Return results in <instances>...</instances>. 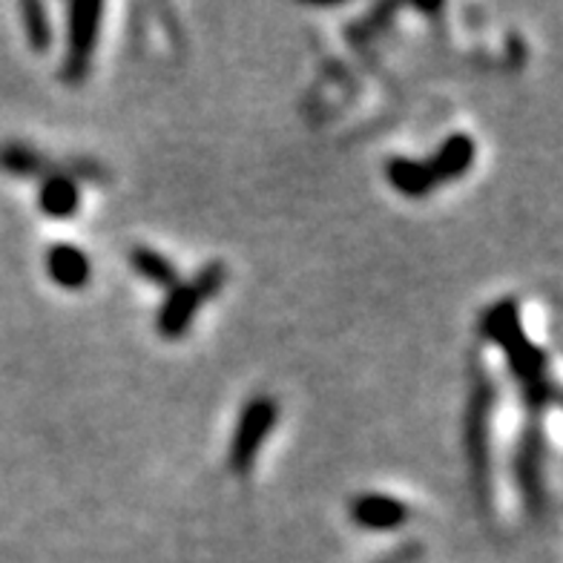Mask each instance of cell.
Listing matches in <instances>:
<instances>
[{
    "label": "cell",
    "mask_w": 563,
    "mask_h": 563,
    "mask_svg": "<svg viewBox=\"0 0 563 563\" xmlns=\"http://www.w3.org/2000/svg\"><path fill=\"white\" fill-rule=\"evenodd\" d=\"M46 274L55 285L67 290H81L89 285L92 265H89L87 253L75 245H53L46 253Z\"/></svg>",
    "instance_id": "obj_9"
},
{
    "label": "cell",
    "mask_w": 563,
    "mask_h": 563,
    "mask_svg": "<svg viewBox=\"0 0 563 563\" xmlns=\"http://www.w3.org/2000/svg\"><path fill=\"white\" fill-rule=\"evenodd\" d=\"M23 12V30H26V41H30L32 53L44 55L53 46V26H49V15H46L44 3L26 0L21 7Z\"/></svg>",
    "instance_id": "obj_14"
},
{
    "label": "cell",
    "mask_w": 563,
    "mask_h": 563,
    "mask_svg": "<svg viewBox=\"0 0 563 563\" xmlns=\"http://www.w3.org/2000/svg\"><path fill=\"white\" fill-rule=\"evenodd\" d=\"M130 265H133V271L141 279L150 282V285H156V288L162 290L176 288L178 282H181L178 279V267L173 265L164 253L153 251V247H133V251H130Z\"/></svg>",
    "instance_id": "obj_13"
},
{
    "label": "cell",
    "mask_w": 563,
    "mask_h": 563,
    "mask_svg": "<svg viewBox=\"0 0 563 563\" xmlns=\"http://www.w3.org/2000/svg\"><path fill=\"white\" fill-rule=\"evenodd\" d=\"M104 7L96 0H75L69 3V26H67V58H64V81L81 84L92 67L96 55L98 30H101Z\"/></svg>",
    "instance_id": "obj_5"
},
{
    "label": "cell",
    "mask_w": 563,
    "mask_h": 563,
    "mask_svg": "<svg viewBox=\"0 0 563 563\" xmlns=\"http://www.w3.org/2000/svg\"><path fill=\"white\" fill-rule=\"evenodd\" d=\"M511 468H515L520 495L527 500V509L532 511L534 518L543 515V509H547V483H543V429L538 422H529L527 429L520 431Z\"/></svg>",
    "instance_id": "obj_6"
},
{
    "label": "cell",
    "mask_w": 563,
    "mask_h": 563,
    "mask_svg": "<svg viewBox=\"0 0 563 563\" xmlns=\"http://www.w3.org/2000/svg\"><path fill=\"white\" fill-rule=\"evenodd\" d=\"M349 511L356 527L368 529V532H394V529L406 527L411 518L406 500L383 495V492H365V495L354 497Z\"/></svg>",
    "instance_id": "obj_7"
},
{
    "label": "cell",
    "mask_w": 563,
    "mask_h": 563,
    "mask_svg": "<svg viewBox=\"0 0 563 563\" xmlns=\"http://www.w3.org/2000/svg\"><path fill=\"white\" fill-rule=\"evenodd\" d=\"M276 420H279V406H276L274 397L260 394V397L245 402L236 420V429H233V438H230L228 452V463L236 475L251 472L253 463H256V454L265 445V440L271 438V431L276 429Z\"/></svg>",
    "instance_id": "obj_4"
},
{
    "label": "cell",
    "mask_w": 563,
    "mask_h": 563,
    "mask_svg": "<svg viewBox=\"0 0 563 563\" xmlns=\"http://www.w3.org/2000/svg\"><path fill=\"white\" fill-rule=\"evenodd\" d=\"M497 391L492 386V379L477 371L475 383H472V394H468L466 406V457L468 472H472V483H475L477 495L486 504L492 489V411H495Z\"/></svg>",
    "instance_id": "obj_3"
},
{
    "label": "cell",
    "mask_w": 563,
    "mask_h": 563,
    "mask_svg": "<svg viewBox=\"0 0 563 563\" xmlns=\"http://www.w3.org/2000/svg\"><path fill=\"white\" fill-rule=\"evenodd\" d=\"M0 170L18 178H44L49 176V173H58L55 170L53 158H46L44 153H37V150L26 147V144H15V141L0 147Z\"/></svg>",
    "instance_id": "obj_12"
},
{
    "label": "cell",
    "mask_w": 563,
    "mask_h": 563,
    "mask_svg": "<svg viewBox=\"0 0 563 563\" xmlns=\"http://www.w3.org/2000/svg\"><path fill=\"white\" fill-rule=\"evenodd\" d=\"M475 139H468L466 133L449 135L429 162L431 173L438 178V185L440 181H454V178L466 176L468 167L475 164Z\"/></svg>",
    "instance_id": "obj_10"
},
{
    "label": "cell",
    "mask_w": 563,
    "mask_h": 563,
    "mask_svg": "<svg viewBox=\"0 0 563 563\" xmlns=\"http://www.w3.org/2000/svg\"><path fill=\"white\" fill-rule=\"evenodd\" d=\"M37 205L49 219H69V216L78 213L81 187H78L73 173L58 170L44 176V181L37 187Z\"/></svg>",
    "instance_id": "obj_8"
},
{
    "label": "cell",
    "mask_w": 563,
    "mask_h": 563,
    "mask_svg": "<svg viewBox=\"0 0 563 563\" xmlns=\"http://www.w3.org/2000/svg\"><path fill=\"white\" fill-rule=\"evenodd\" d=\"M386 176L394 190L408 199H422L438 187V178L431 173L429 162H417V158H391Z\"/></svg>",
    "instance_id": "obj_11"
},
{
    "label": "cell",
    "mask_w": 563,
    "mask_h": 563,
    "mask_svg": "<svg viewBox=\"0 0 563 563\" xmlns=\"http://www.w3.org/2000/svg\"><path fill=\"white\" fill-rule=\"evenodd\" d=\"M228 285V265L224 262H208L190 282H178L176 288L167 290V299L158 308L156 328L164 340H181L190 331L196 313L208 299L219 297Z\"/></svg>",
    "instance_id": "obj_2"
},
{
    "label": "cell",
    "mask_w": 563,
    "mask_h": 563,
    "mask_svg": "<svg viewBox=\"0 0 563 563\" xmlns=\"http://www.w3.org/2000/svg\"><path fill=\"white\" fill-rule=\"evenodd\" d=\"M483 336L497 342L506 354L511 377L520 383V394L532 411H543L549 402H555V383L547 374V354H543L520 325V311L515 299L492 305L483 317Z\"/></svg>",
    "instance_id": "obj_1"
},
{
    "label": "cell",
    "mask_w": 563,
    "mask_h": 563,
    "mask_svg": "<svg viewBox=\"0 0 563 563\" xmlns=\"http://www.w3.org/2000/svg\"><path fill=\"white\" fill-rule=\"evenodd\" d=\"M422 558V547L417 541H406L397 549H391L386 558H379L374 563H417Z\"/></svg>",
    "instance_id": "obj_15"
}]
</instances>
